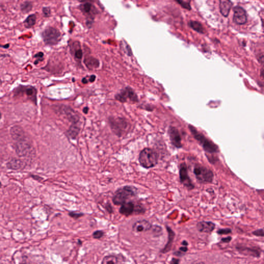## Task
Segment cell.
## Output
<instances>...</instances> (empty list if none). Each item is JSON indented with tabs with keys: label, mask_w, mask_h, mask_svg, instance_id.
I'll list each match as a JSON object with an SVG mask.
<instances>
[{
	"label": "cell",
	"mask_w": 264,
	"mask_h": 264,
	"mask_svg": "<svg viewBox=\"0 0 264 264\" xmlns=\"http://www.w3.org/2000/svg\"><path fill=\"white\" fill-rule=\"evenodd\" d=\"M233 21L235 23L239 25L245 24L247 22V13L242 7L236 6L234 8Z\"/></svg>",
	"instance_id": "8fae6325"
},
{
	"label": "cell",
	"mask_w": 264,
	"mask_h": 264,
	"mask_svg": "<svg viewBox=\"0 0 264 264\" xmlns=\"http://www.w3.org/2000/svg\"><path fill=\"white\" fill-rule=\"evenodd\" d=\"M88 110H89V108H88V107H85L83 108L82 112H83L84 114H87L88 112Z\"/></svg>",
	"instance_id": "f6af8a7d"
},
{
	"label": "cell",
	"mask_w": 264,
	"mask_h": 264,
	"mask_svg": "<svg viewBox=\"0 0 264 264\" xmlns=\"http://www.w3.org/2000/svg\"><path fill=\"white\" fill-rule=\"evenodd\" d=\"M138 160L142 167L146 169H149L157 165L158 155L154 150L146 148L140 153Z\"/></svg>",
	"instance_id": "3957f363"
},
{
	"label": "cell",
	"mask_w": 264,
	"mask_h": 264,
	"mask_svg": "<svg viewBox=\"0 0 264 264\" xmlns=\"http://www.w3.org/2000/svg\"><path fill=\"white\" fill-rule=\"evenodd\" d=\"M95 79H96V76H95V75H91V76H90V78H89V82H94V81H95Z\"/></svg>",
	"instance_id": "7bdbcfd3"
},
{
	"label": "cell",
	"mask_w": 264,
	"mask_h": 264,
	"mask_svg": "<svg viewBox=\"0 0 264 264\" xmlns=\"http://www.w3.org/2000/svg\"><path fill=\"white\" fill-rule=\"evenodd\" d=\"M232 3L230 1L227 0H220L219 8L221 14L224 16L227 17L229 14Z\"/></svg>",
	"instance_id": "ac0fdd59"
},
{
	"label": "cell",
	"mask_w": 264,
	"mask_h": 264,
	"mask_svg": "<svg viewBox=\"0 0 264 264\" xmlns=\"http://www.w3.org/2000/svg\"><path fill=\"white\" fill-rule=\"evenodd\" d=\"M169 134L170 140L174 147L178 148H182V138L178 130L176 128L171 127L169 128Z\"/></svg>",
	"instance_id": "5bb4252c"
},
{
	"label": "cell",
	"mask_w": 264,
	"mask_h": 264,
	"mask_svg": "<svg viewBox=\"0 0 264 264\" xmlns=\"http://www.w3.org/2000/svg\"><path fill=\"white\" fill-rule=\"evenodd\" d=\"M231 240H232V237L231 236H228L226 238H223L221 239V241L224 243H229L231 242Z\"/></svg>",
	"instance_id": "f35d334b"
},
{
	"label": "cell",
	"mask_w": 264,
	"mask_h": 264,
	"mask_svg": "<svg viewBox=\"0 0 264 264\" xmlns=\"http://www.w3.org/2000/svg\"><path fill=\"white\" fill-rule=\"evenodd\" d=\"M136 194V187L125 186L116 191L112 198V202L116 206H122L129 198L135 196Z\"/></svg>",
	"instance_id": "7a4b0ae2"
},
{
	"label": "cell",
	"mask_w": 264,
	"mask_h": 264,
	"mask_svg": "<svg viewBox=\"0 0 264 264\" xmlns=\"http://www.w3.org/2000/svg\"><path fill=\"white\" fill-rule=\"evenodd\" d=\"M74 57H75L76 59L80 60V59L82 58V55L83 54H82V50H81V49L76 50L75 51V52H74Z\"/></svg>",
	"instance_id": "d590c367"
},
{
	"label": "cell",
	"mask_w": 264,
	"mask_h": 264,
	"mask_svg": "<svg viewBox=\"0 0 264 264\" xmlns=\"http://www.w3.org/2000/svg\"><path fill=\"white\" fill-rule=\"evenodd\" d=\"M152 225L148 220H141L134 223L132 226L133 231L140 233L149 231L151 229Z\"/></svg>",
	"instance_id": "9a60e30c"
},
{
	"label": "cell",
	"mask_w": 264,
	"mask_h": 264,
	"mask_svg": "<svg viewBox=\"0 0 264 264\" xmlns=\"http://www.w3.org/2000/svg\"><path fill=\"white\" fill-rule=\"evenodd\" d=\"M44 53L42 52H39L35 54L33 56V57L36 59L34 61V64L37 65L39 62H42V61H44Z\"/></svg>",
	"instance_id": "83f0119b"
},
{
	"label": "cell",
	"mask_w": 264,
	"mask_h": 264,
	"mask_svg": "<svg viewBox=\"0 0 264 264\" xmlns=\"http://www.w3.org/2000/svg\"><path fill=\"white\" fill-rule=\"evenodd\" d=\"M145 212H146V209L142 206H136V207H135V206L134 212H135L137 214H142L145 213Z\"/></svg>",
	"instance_id": "e575fe53"
},
{
	"label": "cell",
	"mask_w": 264,
	"mask_h": 264,
	"mask_svg": "<svg viewBox=\"0 0 264 264\" xmlns=\"http://www.w3.org/2000/svg\"><path fill=\"white\" fill-rule=\"evenodd\" d=\"M41 36L46 46H55L58 44L62 38L60 31L52 26L46 27L42 32Z\"/></svg>",
	"instance_id": "277c9868"
},
{
	"label": "cell",
	"mask_w": 264,
	"mask_h": 264,
	"mask_svg": "<svg viewBox=\"0 0 264 264\" xmlns=\"http://www.w3.org/2000/svg\"><path fill=\"white\" fill-rule=\"evenodd\" d=\"M42 12L44 17L48 18L51 15V10L50 7L44 6L42 8Z\"/></svg>",
	"instance_id": "4dcf8cb0"
},
{
	"label": "cell",
	"mask_w": 264,
	"mask_h": 264,
	"mask_svg": "<svg viewBox=\"0 0 264 264\" xmlns=\"http://www.w3.org/2000/svg\"><path fill=\"white\" fill-rule=\"evenodd\" d=\"M15 149L16 154L20 157L33 155L35 153V149L29 142L28 138L22 141H18L15 144Z\"/></svg>",
	"instance_id": "52a82bcc"
},
{
	"label": "cell",
	"mask_w": 264,
	"mask_h": 264,
	"mask_svg": "<svg viewBox=\"0 0 264 264\" xmlns=\"http://www.w3.org/2000/svg\"><path fill=\"white\" fill-rule=\"evenodd\" d=\"M151 229H152L153 233H154L155 235H159L160 233L162 232V229L160 226H156V225L152 226Z\"/></svg>",
	"instance_id": "836d02e7"
},
{
	"label": "cell",
	"mask_w": 264,
	"mask_h": 264,
	"mask_svg": "<svg viewBox=\"0 0 264 264\" xmlns=\"http://www.w3.org/2000/svg\"><path fill=\"white\" fill-rule=\"evenodd\" d=\"M1 118H2V114H1V112H0V120L1 119Z\"/></svg>",
	"instance_id": "f907efd6"
},
{
	"label": "cell",
	"mask_w": 264,
	"mask_h": 264,
	"mask_svg": "<svg viewBox=\"0 0 264 264\" xmlns=\"http://www.w3.org/2000/svg\"><path fill=\"white\" fill-rule=\"evenodd\" d=\"M232 232V230L230 228H225V229H221L217 231V233L220 235H227Z\"/></svg>",
	"instance_id": "d6a6232c"
},
{
	"label": "cell",
	"mask_w": 264,
	"mask_h": 264,
	"mask_svg": "<svg viewBox=\"0 0 264 264\" xmlns=\"http://www.w3.org/2000/svg\"><path fill=\"white\" fill-rule=\"evenodd\" d=\"M80 128L77 127L75 124H72L71 126L69 128L68 130V134L69 136L71 138V139L75 140L80 132Z\"/></svg>",
	"instance_id": "d4e9b609"
},
{
	"label": "cell",
	"mask_w": 264,
	"mask_h": 264,
	"mask_svg": "<svg viewBox=\"0 0 264 264\" xmlns=\"http://www.w3.org/2000/svg\"><path fill=\"white\" fill-rule=\"evenodd\" d=\"M109 123L110 128L114 133L119 136H122L123 133L128 128V123L125 119L122 118L110 117L109 118Z\"/></svg>",
	"instance_id": "ba28073f"
},
{
	"label": "cell",
	"mask_w": 264,
	"mask_h": 264,
	"mask_svg": "<svg viewBox=\"0 0 264 264\" xmlns=\"http://www.w3.org/2000/svg\"><path fill=\"white\" fill-rule=\"evenodd\" d=\"M180 178L181 182L185 187L190 189L194 188V185L188 174L187 166L185 163L182 164L180 166Z\"/></svg>",
	"instance_id": "7c38bea8"
},
{
	"label": "cell",
	"mask_w": 264,
	"mask_h": 264,
	"mask_svg": "<svg viewBox=\"0 0 264 264\" xmlns=\"http://www.w3.org/2000/svg\"><path fill=\"white\" fill-rule=\"evenodd\" d=\"M1 186H2V184H1V182H0V188H1Z\"/></svg>",
	"instance_id": "816d5d0a"
},
{
	"label": "cell",
	"mask_w": 264,
	"mask_h": 264,
	"mask_svg": "<svg viewBox=\"0 0 264 264\" xmlns=\"http://www.w3.org/2000/svg\"><path fill=\"white\" fill-rule=\"evenodd\" d=\"M10 133L13 140L16 142L26 140V132L22 127L19 125H15L11 128Z\"/></svg>",
	"instance_id": "4fadbf2b"
},
{
	"label": "cell",
	"mask_w": 264,
	"mask_h": 264,
	"mask_svg": "<svg viewBox=\"0 0 264 264\" xmlns=\"http://www.w3.org/2000/svg\"><path fill=\"white\" fill-rule=\"evenodd\" d=\"M182 244L183 245V246L187 247V246L188 245V242H187L186 240H183V242H182Z\"/></svg>",
	"instance_id": "bcb514c9"
},
{
	"label": "cell",
	"mask_w": 264,
	"mask_h": 264,
	"mask_svg": "<svg viewBox=\"0 0 264 264\" xmlns=\"http://www.w3.org/2000/svg\"><path fill=\"white\" fill-rule=\"evenodd\" d=\"M2 81L1 80V79H0V86H1L2 84Z\"/></svg>",
	"instance_id": "681fc988"
},
{
	"label": "cell",
	"mask_w": 264,
	"mask_h": 264,
	"mask_svg": "<svg viewBox=\"0 0 264 264\" xmlns=\"http://www.w3.org/2000/svg\"><path fill=\"white\" fill-rule=\"evenodd\" d=\"M81 10L82 12L85 14H89L90 12L93 10V8H94V6L90 3L89 2H86L84 4H82L81 6Z\"/></svg>",
	"instance_id": "4316f807"
},
{
	"label": "cell",
	"mask_w": 264,
	"mask_h": 264,
	"mask_svg": "<svg viewBox=\"0 0 264 264\" xmlns=\"http://www.w3.org/2000/svg\"><path fill=\"white\" fill-rule=\"evenodd\" d=\"M6 166L8 169L11 170H19L24 168L25 166V163L22 161V160L17 158H13L8 162L6 164Z\"/></svg>",
	"instance_id": "d6986e66"
},
{
	"label": "cell",
	"mask_w": 264,
	"mask_h": 264,
	"mask_svg": "<svg viewBox=\"0 0 264 264\" xmlns=\"http://www.w3.org/2000/svg\"><path fill=\"white\" fill-rule=\"evenodd\" d=\"M189 26L192 28L195 31L197 32L198 33L201 34H204L205 32V30L202 24L200 22L196 21H190L188 23Z\"/></svg>",
	"instance_id": "cb8c5ba5"
},
{
	"label": "cell",
	"mask_w": 264,
	"mask_h": 264,
	"mask_svg": "<svg viewBox=\"0 0 264 264\" xmlns=\"http://www.w3.org/2000/svg\"><path fill=\"white\" fill-rule=\"evenodd\" d=\"M13 93L14 97H22L26 96V99L37 106L38 90L35 86L32 85H19L13 89Z\"/></svg>",
	"instance_id": "6da1fadb"
},
{
	"label": "cell",
	"mask_w": 264,
	"mask_h": 264,
	"mask_svg": "<svg viewBox=\"0 0 264 264\" xmlns=\"http://www.w3.org/2000/svg\"><path fill=\"white\" fill-rule=\"evenodd\" d=\"M127 51H128V56H132V54H133L132 53V50H131L130 46H128V45H127Z\"/></svg>",
	"instance_id": "60d3db41"
},
{
	"label": "cell",
	"mask_w": 264,
	"mask_h": 264,
	"mask_svg": "<svg viewBox=\"0 0 264 264\" xmlns=\"http://www.w3.org/2000/svg\"><path fill=\"white\" fill-rule=\"evenodd\" d=\"M135 210V204L133 202H125L120 208L119 213L125 216L128 217L133 214Z\"/></svg>",
	"instance_id": "e0dca14e"
},
{
	"label": "cell",
	"mask_w": 264,
	"mask_h": 264,
	"mask_svg": "<svg viewBox=\"0 0 264 264\" xmlns=\"http://www.w3.org/2000/svg\"><path fill=\"white\" fill-rule=\"evenodd\" d=\"M180 264V260L178 259L173 258L170 262V264Z\"/></svg>",
	"instance_id": "ab89813d"
},
{
	"label": "cell",
	"mask_w": 264,
	"mask_h": 264,
	"mask_svg": "<svg viewBox=\"0 0 264 264\" xmlns=\"http://www.w3.org/2000/svg\"><path fill=\"white\" fill-rule=\"evenodd\" d=\"M180 250L182 252H186L187 251V250H188V248H187V247L185 246V247H180Z\"/></svg>",
	"instance_id": "ee69618b"
},
{
	"label": "cell",
	"mask_w": 264,
	"mask_h": 264,
	"mask_svg": "<svg viewBox=\"0 0 264 264\" xmlns=\"http://www.w3.org/2000/svg\"><path fill=\"white\" fill-rule=\"evenodd\" d=\"M33 8V3L32 1H25L20 4V9L21 11L23 14H28L32 10Z\"/></svg>",
	"instance_id": "603a6c76"
},
{
	"label": "cell",
	"mask_w": 264,
	"mask_h": 264,
	"mask_svg": "<svg viewBox=\"0 0 264 264\" xmlns=\"http://www.w3.org/2000/svg\"><path fill=\"white\" fill-rule=\"evenodd\" d=\"M68 214L71 218H73L75 219H77L80 218L83 216L84 215V214L80 213V212H70Z\"/></svg>",
	"instance_id": "f1b7e54d"
},
{
	"label": "cell",
	"mask_w": 264,
	"mask_h": 264,
	"mask_svg": "<svg viewBox=\"0 0 264 264\" xmlns=\"http://www.w3.org/2000/svg\"><path fill=\"white\" fill-rule=\"evenodd\" d=\"M167 230L168 233V240L167 244H166L165 247L161 251V252L163 253H166L168 252L171 249V247L172 245V243L174 241V237H175V233L174 231L169 226H167Z\"/></svg>",
	"instance_id": "ffe728a7"
},
{
	"label": "cell",
	"mask_w": 264,
	"mask_h": 264,
	"mask_svg": "<svg viewBox=\"0 0 264 264\" xmlns=\"http://www.w3.org/2000/svg\"></svg>",
	"instance_id": "f5cc1de1"
},
{
	"label": "cell",
	"mask_w": 264,
	"mask_h": 264,
	"mask_svg": "<svg viewBox=\"0 0 264 264\" xmlns=\"http://www.w3.org/2000/svg\"><path fill=\"white\" fill-rule=\"evenodd\" d=\"M54 109L57 110L59 112L62 114L66 115L68 118L69 120L73 122V124H76L77 121H79V117L77 114L75 113L73 109L70 107L64 105H61L59 106H55Z\"/></svg>",
	"instance_id": "30bf717a"
},
{
	"label": "cell",
	"mask_w": 264,
	"mask_h": 264,
	"mask_svg": "<svg viewBox=\"0 0 264 264\" xmlns=\"http://www.w3.org/2000/svg\"><path fill=\"white\" fill-rule=\"evenodd\" d=\"M82 82L83 84H87V83L88 82V81L87 80V79H86V78H83V79H82Z\"/></svg>",
	"instance_id": "7dc6e473"
},
{
	"label": "cell",
	"mask_w": 264,
	"mask_h": 264,
	"mask_svg": "<svg viewBox=\"0 0 264 264\" xmlns=\"http://www.w3.org/2000/svg\"><path fill=\"white\" fill-rule=\"evenodd\" d=\"M104 235V232L102 230H97L94 231L92 234V237L94 239H99L103 237Z\"/></svg>",
	"instance_id": "f546056e"
},
{
	"label": "cell",
	"mask_w": 264,
	"mask_h": 264,
	"mask_svg": "<svg viewBox=\"0 0 264 264\" xmlns=\"http://www.w3.org/2000/svg\"><path fill=\"white\" fill-rule=\"evenodd\" d=\"M78 242H79V244H82V241H81V240L79 239V240H78Z\"/></svg>",
	"instance_id": "c3c4849f"
},
{
	"label": "cell",
	"mask_w": 264,
	"mask_h": 264,
	"mask_svg": "<svg viewBox=\"0 0 264 264\" xmlns=\"http://www.w3.org/2000/svg\"><path fill=\"white\" fill-rule=\"evenodd\" d=\"M189 130H190L191 133L195 138V139L199 142V143L202 146L204 150L206 152L209 153H214L218 152V147L213 143L212 141H210L204 136L203 135L201 134L198 132L196 128L192 125H189Z\"/></svg>",
	"instance_id": "5b68a950"
},
{
	"label": "cell",
	"mask_w": 264,
	"mask_h": 264,
	"mask_svg": "<svg viewBox=\"0 0 264 264\" xmlns=\"http://www.w3.org/2000/svg\"><path fill=\"white\" fill-rule=\"evenodd\" d=\"M10 47V44H7L5 45H1L0 44V48H3L5 49H8Z\"/></svg>",
	"instance_id": "b9f144b4"
},
{
	"label": "cell",
	"mask_w": 264,
	"mask_h": 264,
	"mask_svg": "<svg viewBox=\"0 0 264 264\" xmlns=\"http://www.w3.org/2000/svg\"><path fill=\"white\" fill-rule=\"evenodd\" d=\"M128 98L130 99V101L134 103L138 102V98L137 94L132 88L128 87L122 89L120 93L115 95V99L121 103L126 102Z\"/></svg>",
	"instance_id": "9c48e42d"
},
{
	"label": "cell",
	"mask_w": 264,
	"mask_h": 264,
	"mask_svg": "<svg viewBox=\"0 0 264 264\" xmlns=\"http://www.w3.org/2000/svg\"><path fill=\"white\" fill-rule=\"evenodd\" d=\"M176 2H178L184 8L188 9V10H190L191 6L190 5V2L189 1L187 2V1H176Z\"/></svg>",
	"instance_id": "1f68e13d"
},
{
	"label": "cell",
	"mask_w": 264,
	"mask_h": 264,
	"mask_svg": "<svg viewBox=\"0 0 264 264\" xmlns=\"http://www.w3.org/2000/svg\"><path fill=\"white\" fill-rule=\"evenodd\" d=\"M196 228L200 232L211 233L214 230L215 224L211 221H202L198 222L196 224Z\"/></svg>",
	"instance_id": "2e32d148"
},
{
	"label": "cell",
	"mask_w": 264,
	"mask_h": 264,
	"mask_svg": "<svg viewBox=\"0 0 264 264\" xmlns=\"http://www.w3.org/2000/svg\"><path fill=\"white\" fill-rule=\"evenodd\" d=\"M253 235L259 237H264V230L262 229H258L253 232Z\"/></svg>",
	"instance_id": "8d00e7d4"
},
{
	"label": "cell",
	"mask_w": 264,
	"mask_h": 264,
	"mask_svg": "<svg viewBox=\"0 0 264 264\" xmlns=\"http://www.w3.org/2000/svg\"><path fill=\"white\" fill-rule=\"evenodd\" d=\"M105 208L106 209L107 211L108 212V213H110V214H112L113 212V209H112V206L110 205V203H107V204L106 206H105Z\"/></svg>",
	"instance_id": "74e56055"
},
{
	"label": "cell",
	"mask_w": 264,
	"mask_h": 264,
	"mask_svg": "<svg viewBox=\"0 0 264 264\" xmlns=\"http://www.w3.org/2000/svg\"><path fill=\"white\" fill-rule=\"evenodd\" d=\"M117 257L115 255H107L103 258L101 264H117Z\"/></svg>",
	"instance_id": "484cf974"
},
{
	"label": "cell",
	"mask_w": 264,
	"mask_h": 264,
	"mask_svg": "<svg viewBox=\"0 0 264 264\" xmlns=\"http://www.w3.org/2000/svg\"><path fill=\"white\" fill-rule=\"evenodd\" d=\"M194 173L198 181L202 183H210L214 179L213 172L206 167L198 165L194 167Z\"/></svg>",
	"instance_id": "8992f818"
},
{
	"label": "cell",
	"mask_w": 264,
	"mask_h": 264,
	"mask_svg": "<svg viewBox=\"0 0 264 264\" xmlns=\"http://www.w3.org/2000/svg\"><path fill=\"white\" fill-rule=\"evenodd\" d=\"M84 62L87 67L90 70L97 69L100 66V62L99 60L92 56L85 57Z\"/></svg>",
	"instance_id": "44dd1931"
},
{
	"label": "cell",
	"mask_w": 264,
	"mask_h": 264,
	"mask_svg": "<svg viewBox=\"0 0 264 264\" xmlns=\"http://www.w3.org/2000/svg\"><path fill=\"white\" fill-rule=\"evenodd\" d=\"M37 16L35 14H32L28 16L26 19L23 21V23L25 28L29 29L33 28L36 23Z\"/></svg>",
	"instance_id": "7402d4cb"
}]
</instances>
